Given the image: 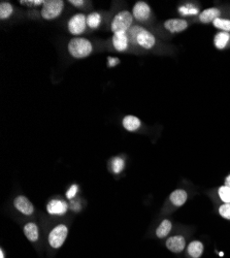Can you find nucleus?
Segmentation results:
<instances>
[{"label":"nucleus","instance_id":"1","mask_svg":"<svg viewBox=\"0 0 230 258\" xmlns=\"http://www.w3.org/2000/svg\"><path fill=\"white\" fill-rule=\"evenodd\" d=\"M127 33L130 44L139 47L142 50H152L157 44L156 36L140 25H133Z\"/></svg>","mask_w":230,"mask_h":258},{"label":"nucleus","instance_id":"2","mask_svg":"<svg viewBox=\"0 0 230 258\" xmlns=\"http://www.w3.org/2000/svg\"><path fill=\"white\" fill-rule=\"evenodd\" d=\"M67 51L74 59H84L89 57L93 52L92 42L85 37H72L67 44Z\"/></svg>","mask_w":230,"mask_h":258},{"label":"nucleus","instance_id":"3","mask_svg":"<svg viewBox=\"0 0 230 258\" xmlns=\"http://www.w3.org/2000/svg\"><path fill=\"white\" fill-rule=\"evenodd\" d=\"M133 21L134 18L131 12L127 10L120 11L112 19L111 30L113 33L128 32L129 29L133 26Z\"/></svg>","mask_w":230,"mask_h":258},{"label":"nucleus","instance_id":"4","mask_svg":"<svg viewBox=\"0 0 230 258\" xmlns=\"http://www.w3.org/2000/svg\"><path fill=\"white\" fill-rule=\"evenodd\" d=\"M64 8L65 4L62 0H45L40 10V16L46 21H52L61 16Z\"/></svg>","mask_w":230,"mask_h":258},{"label":"nucleus","instance_id":"5","mask_svg":"<svg viewBox=\"0 0 230 258\" xmlns=\"http://www.w3.org/2000/svg\"><path fill=\"white\" fill-rule=\"evenodd\" d=\"M87 27V16L81 13L73 15L67 22V29L74 37L82 35L86 31Z\"/></svg>","mask_w":230,"mask_h":258},{"label":"nucleus","instance_id":"6","mask_svg":"<svg viewBox=\"0 0 230 258\" xmlns=\"http://www.w3.org/2000/svg\"><path fill=\"white\" fill-rule=\"evenodd\" d=\"M68 228L65 224H59L55 226L49 234V244L52 248L58 249L66 241Z\"/></svg>","mask_w":230,"mask_h":258},{"label":"nucleus","instance_id":"7","mask_svg":"<svg viewBox=\"0 0 230 258\" xmlns=\"http://www.w3.org/2000/svg\"><path fill=\"white\" fill-rule=\"evenodd\" d=\"M132 16L137 22H147L152 16V9L145 2H136L132 8Z\"/></svg>","mask_w":230,"mask_h":258},{"label":"nucleus","instance_id":"8","mask_svg":"<svg viewBox=\"0 0 230 258\" xmlns=\"http://www.w3.org/2000/svg\"><path fill=\"white\" fill-rule=\"evenodd\" d=\"M163 27L165 30L175 34V33H180L187 30L188 27H189V23H188L185 19L174 18V19H167L163 23Z\"/></svg>","mask_w":230,"mask_h":258},{"label":"nucleus","instance_id":"9","mask_svg":"<svg viewBox=\"0 0 230 258\" xmlns=\"http://www.w3.org/2000/svg\"><path fill=\"white\" fill-rule=\"evenodd\" d=\"M112 45H113L114 49L117 52H120V53L126 52L128 50V48H129V45H130V40H129V37H128V33L127 32L113 33Z\"/></svg>","mask_w":230,"mask_h":258},{"label":"nucleus","instance_id":"10","mask_svg":"<svg viewBox=\"0 0 230 258\" xmlns=\"http://www.w3.org/2000/svg\"><path fill=\"white\" fill-rule=\"evenodd\" d=\"M14 206L16 210L20 213H22L25 216H31L34 213L33 204L24 196H19L14 200Z\"/></svg>","mask_w":230,"mask_h":258},{"label":"nucleus","instance_id":"11","mask_svg":"<svg viewBox=\"0 0 230 258\" xmlns=\"http://www.w3.org/2000/svg\"><path fill=\"white\" fill-rule=\"evenodd\" d=\"M186 244H187L186 239L181 234L170 236V238L167 239L166 242H165L166 248L173 253L183 252L186 248Z\"/></svg>","mask_w":230,"mask_h":258},{"label":"nucleus","instance_id":"12","mask_svg":"<svg viewBox=\"0 0 230 258\" xmlns=\"http://www.w3.org/2000/svg\"><path fill=\"white\" fill-rule=\"evenodd\" d=\"M47 211L50 215L63 216L68 211V204L62 200H52L47 205Z\"/></svg>","mask_w":230,"mask_h":258},{"label":"nucleus","instance_id":"13","mask_svg":"<svg viewBox=\"0 0 230 258\" xmlns=\"http://www.w3.org/2000/svg\"><path fill=\"white\" fill-rule=\"evenodd\" d=\"M220 14L221 11L218 8H208L199 13L198 19L203 24L213 23L216 19L220 18Z\"/></svg>","mask_w":230,"mask_h":258},{"label":"nucleus","instance_id":"14","mask_svg":"<svg viewBox=\"0 0 230 258\" xmlns=\"http://www.w3.org/2000/svg\"><path fill=\"white\" fill-rule=\"evenodd\" d=\"M122 126L124 127L125 131H127L129 133H134L140 128L141 121L136 116L127 115L122 119Z\"/></svg>","mask_w":230,"mask_h":258},{"label":"nucleus","instance_id":"15","mask_svg":"<svg viewBox=\"0 0 230 258\" xmlns=\"http://www.w3.org/2000/svg\"><path fill=\"white\" fill-rule=\"evenodd\" d=\"M187 201H188V192L185 189H177L173 191L170 196V202L176 208H180L184 206Z\"/></svg>","mask_w":230,"mask_h":258},{"label":"nucleus","instance_id":"16","mask_svg":"<svg viewBox=\"0 0 230 258\" xmlns=\"http://www.w3.org/2000/svg\"><path fill=\"white\" fill-rule=\"evenodd\" d=\"M203 251L204 246L200 241H192L187 247V255L190 258H200Z\"/></svg>","mask_w":230,"mask_h":258},{"label":"nucleus","instance_id":"17","mask_svg":"<svg viewBox=\"0 0 230 258\" xmlns=\"http://www.w3.org/2000/svg\"><path fill=\"white\" fill-rule=\"evenodd\" d=\"M230 42V33L219 31L215 34L214 46L218 50H224Z\"/></svg>","mask_w":230,"mask_h":258},{"label":"nucleus","instance_id":"18","mask_svg":"<svg viewBox=\"0 0 230 258\" xmlns=\"http://www.w3.org/2000/svg\"><path fill=\"white\" fill-rule=\"evenodd\" d=\"M24 233L26 235V238L28 239V241L34 243L38 240L39 238V231H38V227L35 223L33 222H28L25 224L24 226Z\"/></svg>","mask_w":230,"mask_h":258},{"label":"nucleus","instance_id":"19","mask_svg":"<svg viewBox=\"0 0 230 258\" xmlns=\"http://www.w3.org/2000/svg\"><path fill=\"white\" fill-rule=\"evenodd\" d=\"M173 229V222L170 219H164L156 229V236L159 239L166 238Z\"/></svg>","mask_w":230,"mask_h":258},{"label":"nucleus","instance_id":"20","mask_svg":"<svg viewBox=\"0 0 230 258\" xmlns=\"http://www.w3.org/2000/svg\"><path fill=\"white\" fill-rule=\"evenodd\" d=\"M102 17L99 13L93 12L87 16V25L90 29H97L101 25Z\"/></svg>","mask_w":230,"mask_h":258},{"label":"nucleus","instance_id":"21","mask_svg":"<svg viewBox=\"0 0 230 258\" xmlns=\"http://www.w3.org/2000/svg\"><path fill=\"white\" fill-rule=\"evenodd\" d=\"M14 14V7L9 2H2L0 4V20L5 21L10 19Z\"/></svg>","mask_w":230,"mask_h":258},{"label":"nucleus","instance_id":"22","mask_svg":"<svg viewBox=\"0 0 230 258\" xmlns=\"http://www.w3.org/2000/svg\"><path fill=\"white\" fill-rule=\"evenodd\" d=\"M213 25H214L215 28H217L220 31L230 33V19L218 18L214 21Z\"/></svg>","mask_w":230,"mask_h":258},{"label":"nucleus","instance_id":"23","mask_svg":"<svg viewBox=\"0 0 230 258\" xmlns=\"http://www.w3.org/2000/svg\"><path fill=\"white\" fill-rule=\"evenodd\" d=\"M218 197L223 204H230V187L225 185L218 188Z\"/></svg>","mask_w":230,"mask_h":258},{"label":"nucleus","instance_id":"24","mask_svg":"<svg viewBox=\"0 0 230 258\" xmlns=\"http://www.w3.org/2000/svg\"><path fill=\"white\" fill-rule=\"evenodd\" d=\"M125 167V161L122 157H115L112 161V170L116 175L121 174Z\"/></svg>","mask_w":230,"mask_h":258},{"label":"nucleus","instance_id":"25","mask_svg":"<svg viewBox=\"0 0 230 258\" xmlns=\"http://www.w3.org/2000/svg\"><path fill=\"white\" fill-rule=\"evenodd\" d=\"M198 9L194 7L193 5H185L179 8V13H181L184 16H193L198 14Z\"/></svg>","mask_w":230,"mask_h":258},{"label":"nucleus","instance_id":"26","mask_svg":"<svg viewBox=\"0 0 230 258\" xmlns=\"http://www.w3.org/2000/svg\"><path fill=\"white\" fill-rule=\"evenodd\" d=\"M218 213L222 218L230 220V204H222L218 209Z\"/></svg>","mask_w":230,"mask_h":258},{"label":"nucleus","instance_id":"27","mask_svg":"<svg viewBox=\"0 0 230 258\" xmlns=\"http://www.w3.org/2000/svg\"><path fill=\"white\" fill-rule=\"evenodd\" d=\"M20 5L23 7L28 8H34V7H43L45 4V0H20Z\"/></svg>","mask_w":230,"mask_h":258},{"label":"nucleus","instance_id":"28","mask_svg":"<svg viewBox=\"0 0 230 258\" xmlns=\"http://www.w3.org/2000/svg\"><path fill=\"white\" fill-rule=\"evenodd\" d=\"M78 191H79V186H78L76 184L71 185V186L69 187V189L67 190V192H66V198H67L68 200L74 199V197L76 196Z\"/></svg>","mask_w":230,"mask_h":258},{"label":"nucleus","instance_id":"29","mask_svg":"<svg viewBox=\"0 0 230 258\" xmlns=\"http://www.w3.org/2000/svg\"><path fill=\"white\" fill-rule=\"evenodd\" d=\"M107 60H108V68H110V69L117 67L118 64L120 63V59H119L118 57H112V56H109Z\"/></svg>","mask_w":230,"mask_h":258},{"label":"nucleus","instance_id":"30","mask_svg":"<svg viewBox=\"0 0 230 258\" xmlns=\"http://www.w3.org/2000/svg\"><path fill=\"white\" fill-rule=\"evenodd\" d=\"M68 3H69L72 7L78 8V9L84 7V5H85V2H84V0H69Z\"/></svg>","mask_w":230,"mask_h":258},{"label":"nucleus","instance_id":"31","mask_svg":"<svg viewBox=\"0 0 230 258\" xmlns=\"http://www.w3.org/2000/svg\"><path fill=\"white\" fill-rule=\"evenodd\" d=\"M224 185H225V186H227V187H230V175H228V176L225 178Z\"/></svg>","mask_w":230,"mask_h":258},{"label":"nucleus","instance_id":"32","mask_svg":"<svg viewBox=\"0 0 230 258\" xmlns=\"http://www.w3.org/2000/svg\"><path fill=\"white\" fill-rule=\"evenodd\" d=\"M0 258H5V252H4V249H0Z\"/></svg>","mask_w":230,"mask_h":258}]
</instances>
